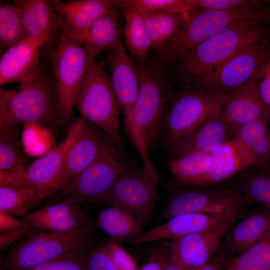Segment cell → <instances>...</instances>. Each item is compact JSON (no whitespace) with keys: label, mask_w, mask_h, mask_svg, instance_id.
Here are the masks:
<instances>
[{"label":"cell","mask_w":270,"mask_h":270,"mask_svg":"<svg viewBox=\"0 0 270 270\" xmlns=\"http://www.w3.org/2000/svg\"><path fill=\"white\" fill-rule=\"evenodd\" d=\"M270 230V209L260 206L233 224L214 256H240L250 249Z\"/></svg>","instance_id":"18"},{"label":"cell","mask_w":270,"mask_h":270,"mask_svg":"<svg viewBox=\"0 0 270 270\" xmlns=\"http://www.w3.org/2000/svg\"><path fill=\"white\" fill-rule=\"evenodd\" d=\"M142 220L141 216L130 210L114 205L99 212L96 224L112 238L132 239L141 233Z\"/></svg>","instance_id":"28"},{"label":"cell","mask_w":270,"mask_h":270,"mask_svg":"<svg viewBox=\"0 0 270 270\" xmlns=\"http://www.w3.org/2000/svg\"><path fill=\"white\" fill-rule=\"evenodd\" d=\"M143 12L187 13L193 10L190 0H129Z\"/></svg>","instance_id":"37"},{"label":"cell","mask_w":270,"mask_h":270,"mask_svg":"<svg viewBox=\"0 0 270 270\" xmlns=\"http://www.w3.org/2000/svg\"><path fill=\"white\" fill-rule=\"evenodd\" d=\"M246 206L234 208L220 214H184L174 216L161 225L132 238L134 244L173 240L182 236L207 230L233 218H239Z\"/></svg>","instance_id":"15"},{"label":"cell","mask_w":270,"mask_h":270,"mask_svg":"<svg viewBox=\"0 0 270 270\" xmlns=\"http://www.w3.org/2000/svg\"><path fill=\"white\" fill-rule=\"evenodd\" d=\"M270 36L242 49L223 62L194 78L192 88L224 94L246 83L270 56Z\"/></svg>","instance_id":"10"},{"label":"cell","mask_w":270,"mask_h":270,"mask_svg":"<svg viewBox=\"0 0 270 270\" xmlns=\"http://www.w3.org/2000/svg\"><path fill=\"white\" fill-rule=\"evenodd\" d=\"M142 12L146 30L150 42L151 50L158 53L164 48V45L153 12Z\"/></svg>","instance_id":"42"},{"label":"cell","mask_w":270,"mask_h":270,"mask_svg":"<svg viewBox=\"0 0 270 270\" xmlns=\"http://www.w3.org/2000/svg\"><path fill=\"white\" fill-rule=\"evenodd\" d=\"M236 189L251 204L270 209V174L249 172L238 181Z\"/></svg>","instance_id":"31"},{"label":"cell","mask_w":270,"mask_h":270,"mask_svg":"<svg viewBox=\"0 0 270 270\" xmlns=\"http://www.w3.org/2000/svg\"><path fill=\"white\" fill-rule=\"evenodd\" d=\"M222 110L212 113L192 131L168 146L173 158L210 152L226 142L228 126L222 116Z\"/></svg>","instance_id":"21"},{"label":"cell","mask_w":270,"mask_h":270,"mask_svg":"<svg viewBox=\"0 0 270 270\" xmlns=\"http://www.w3.org/2000/svg\"><path fill=\"white\" fill-rule=\"evenodd\" d=\"M78 118L68 130L65 138L54 148L43 155L22 172L0 170V184H6L36 190L34 207L52 194L57 179L67 154L84 122Z\"/></svg>","instance_id":"11"},{"label":"cell","mask_w":270,"mask_h":270,"mask_svg":"<svg viewBox=\"0 0 270 270\" xmlns=\"http://www.w3.org/2000/svg\"><path fill=\"white\" fill-rule=\"evenodd\" d=\"M49 60L61 122L66 123L72 118L79 89L92 63L84 45L72 38L63 30L58 44L50 52Z\"/></svg>","instance_id":"7"},{"label":"cell","mask_w":270,"mask_h":270,"mask_svg":"<svg viewBox=\"0 0 270 270\" xmlns=\"http://www.w3.org/2000/svg\"><path fill=\"white\" fill-rule=\"evenodd\" d=\"M268 0H191L193 10L260 12Z\"/></svg>","instance_id":"35"},{"label":"cell","mask_w":270,"mask_h":270,"mask_svg":"<svg viewBox=\"0 0 270 270\" xmlns=\"http://www.w3.org/2000/svg\"><path fill=\"white\" fill-rule=\"evenodd\" d=\"M88 264V270H118L102 248L94 251L90 254Z\"/></svg>","instance_id":"43"},{"label":"cell","mask_w":270,"mask_h":270,"mask_svg":"<svg viewBox=\"0 0 270 270\" xmlns=\"http://www.w3.org/2000/svg\"><path fill=\"white\" fill-rule=\"evenodd\" d=\"M228 94L187 88L172 96L166 109L161 134L168 147L188 134L208 116L222 108Z\"/></svg>","instance_id":"8"},{"label":"cell","mask_w":270,"mask_h":270,"mask_svg":"<svg viewBox=\"0 0 270 270\" xmlns=\"http://www.w3.org/2000/svg\"><path fill=\"white\" fill-rule=\"evenodd\" d=\"M104 132L98 127L84 120L67 154L54 185L52 194L62 190L94 160L98 152Z\"/></svg>","instance_id":"16"},{"label":"cell","mask_w":270,"mask_h":270,"mask_svg":"<svg viewBox=\"0 0 270 270\" xmlns=\"http://www.w3.org/2000/svg\"><path fill=\"white\" fill-rule=\"evenodd\" d=\"M82 252L66 254L39 264L28 270H84L78 260Z\"/></svg>","instance_id":"40"},{"label":"cell","mask_w":270,"mask_h":270,"mask_svg":"<svg viewBox=\"0 0 270 270\" xmlns=\"http://www.w3.org/2000/svg\"><path fill=\"white\" fill-rule=\"evenodd\" d=\"M25 222L24 218L18 220L12 214L0 211V233L11 230L19 228Z\"/></svg>","instance_id":"46"},{"label":"cell","mask_w":270,"mask_h":270,"mask_svg":"<svg viewBox=\"0 0 270 270\" xmlns=\"http://www.w3.org/2000/svg\"><path fill=\"white\" fill-rule=\"evenodd\" d=\"M133 61L139 78V90L130 117L124 123L134 146L140 154L143 168L154 166L148 150L161 135L164 116L172 96L162 64Z\"/></svg>","instance_id":"1"},{"label":"cell","mask_w":270,"mask_h":270,"mask_svg":"<svg viewBox=\"0 0 270 270\" xmlns=\"http://www.w3.org/2000/svg\"><path fill=\"white\" fill-rule=\"evenodd\" d=\"M263 22L257 20L237 24L198 46L178 63L182 79L190 82L242 49L268 36Z\"/></svg>","instance_id":"4"},{"label":"cell","mask_w":270,"mask_h":270,"mask_svg":"<svg viewBox=\"0 0 270 270\" xmlns=\"http://www.w3.org/2000/svg\"><path fill=\"white\" fill-rule=\"evenodd\" d=\"M250 204L236 189L189 188L171 197L162 218L168 220L176 215L190 213L220 214Z\"/></svg>","instance_id":"12"},{"label":"cell","mask_w":270,"mask_h":270,"mask_svg":"<svg viewBox=\"0 0 270 270\" xmlns=\"http://www.w3.org/2000/svg\"><path fill=\"white\" fill-rule=\"evenodd\" d=\"M106 61L92 63L82 81L74 107L85 120L104 132L124 153L120 131L121 107L114 92Z\"/></svg>","instance_id":"3"},{"label":"cell","mask_w":270,"mask_h":270,"mask_svg":"<svg viewBox=\"0 0 270 270\" xmlns=\"http://www.w3.org/2000/svg\"><path fill=\"white\" fill-rule=\"evenodd\" d=\"M235 257L214 256L210 261L196 268L183 270H226Z\"/></svg>","instance_id":"45"},{"label":"cell","mask_w":270,"mask_h":270,"mask_svg":"<svg viewBox=\"0 0 270 270\" xmlns=\"http://www.w3.org/2000/svg\"><path fill=\"white\" fill-rule=\"evenodd\" d=\"M254 74L244 84L228 94L222 106V118L236 130L242 126L268 117L258 94Z\"/></svg>","instance_id":"22"},{"label":"cell","mask_w":270,"mask_h":270,"mask_svg":"<svg viewBox=\"0 0 270 270\" xmlns=\"http://www.w3.org/2000/svg\"><path fill=\"white\" fill-rule=\"evenodd\" d=\"M115 142L104 132L98 152L90 164L62 190L83 202L102 204L118 180L132 167Z\"/></svg>","instance_id":"6"},{"label":"cell","mask_w":270,"mask_h":270,"mask_svg":"<svg viewBox=\"0 0 270 270\" xmlns=\"http://www.w3.org/2000/svg\"><path fill=\"white\" fill-rule=\"evenodd\" d=\"M27 37L20 14L14 5L0 2V48H9Z\"/></svg>","instance_id":"32"},{"label":"cell","mask_w":270,"mask_h":270,"mask_svg":"<svg viewBox=\"0 0 270 270\" xmlns=\"http://www.w3.org/2000/svg\"><path fill=\"white\" fill-rule=\"evenodd\" d=\"M259 18L261 20L270 25V0L260 12Z\"/></svg>","instance_id":"49"},{"label":"cell","mask_w":270,"mask_h":270,"mask_svg":"<svg viewBox=\"0 0 270 270\" xmlns=\"http://www.w3.org/2000/svg\"><path fill=\"white\" fill-rule=\"evenodd\" d=\"M158 176L132 166L116 182L102 204L125 208L142 218L150 212L158 200Z\"/></svg>","instance_id":"13"},{"label":"cell","mask_w":270,"mask_h":270,"mask_svg":"<svg viewBox=\"0 0 270 270\" xmlns=\"http://www.w3.org/2000/svg\"><path fill=\"white\" fill-rule=\"evenodd\" d=\"M210 152V166L194 186L223 181L247 168L232 141L225 142Z\"/></svg>","instance_id":"27"},{"label":"cell","mask_w":270,"mask_h":270,"mask_svg":"<svg viewBox=\"0 0 270 270\" xmlns=\"http://www.w3.org/2000/svg\"><path fill=\"white\" fill-rule=\"evenodd\" d=\"M254 78L261 102L268 116L270 114V56L256 70Z\"/></svg>","instance_id":"39"},{"label":"cell","mask_w":270,"mask_h":270,"mask_svg":"<svg viewBox=\"0 0 270 270\" xmlns=\"http://www.w3.org/2000/svg\"><path fill=\"white\" fill-rule=\"evenodd\" d=\"M234 270H270V230L250 249L234 258Z\"/></svg>","instance_id":"33"},{"label":"cell","mask_w":270,"mask_h":270,"mask_svg":"<svg viewBox=\"0 0 270 270\" xmlns=\"http://www.w3.org/2000/svg\"><path fill=\"white\" fill-rule=\"evenodd\" d=\"M188 12H153L164 46L182 28L188 18Z\"/></svg>","instance_id":"38"},{"label":"cell","mask_w":270,"mask_h":270,"mask_svg":"<svg viewBox=\"0 0 270 270\" xmlns=\"http://www.w3.org/2000/svg\"><path fill=\"white\" fill-rule=\"evenodd\" d=\"M32 228L30 224L25 221L21 226L14 230L0 233V248L3 249L18 240L32 234Z\"/></svg>","instance_id":"44"},{"label":"cell","mask_w":270,"mask_h":270,"mask_svg":"<svg viewBox=\"0 0 270 270\" xmlns=\"http://www.w3.org/2000/svg\"><path fill=\"white\" fill-rule=\"evenodd\" d=\"M14 5L28 37L38 38L50 36L60 28V17L51 1L18 0L14 1Z\"/></svg>","instance_id":"24"},{"label":"cell","mask_w":270,"mask_h":270,"mask_svg":"<svg viewBox=\"0 0 270 270\" xmlns=\"http://www.w3.org/2000/svg\"><path fill=\"white\" fill-rule=\"evenodd\" d=\"M83 202L74 196H64L58 202L50 203L26 216L24 220L34 228L41 222L55 220L82 208Z\"/></svg>","instance_id":"34"},{"label":"cell","mask_w":270,"mask_h":270,"mask_svg":"<svg viewBox=\"0 0 270 270\" xmlns=\"http://www.w3.org/2000/svg\"><path fill=\"white\" fill-rule=\"evenodd\" d=\"M212 162L210 152H201L172 158L167 161L166 165L175 184L179 186H194L208 170Z\"/></svg>","instance_id":"29"},{"label":"cell","mask_w":270,"mask_h":270,"mask_svg":"<svg viewBox=\"0 0 270 270\" xmlns=\"http://www.w3.org/2000/svg\"><path fill=\"white\" fill-rule=\"evenodd\" d=\"M102 248L118 270H139L132 256L118 244L110 242Z\"/></svg>","instance_id":"41"},{"label":"cell","mask_w":270,"mask_h":270,"mask_svg":"<svg viewBox=\"0 0 270 270\" xmlns=\"http://www.w3.org/2000/svg\"><path fill=\"white\" fill-rule=\"evenodd\" d=\"M234 258L226 270H234Z\"/></svg>","instance_id":"51"},{"label":"cell","mask_w":270,"mask_h":270,"mask_svg":"<svg viewBox=\"0 0 270 270\" xmlns=\"http://www.w3.org/2000/svg\"><path fill=\"white\" fill-rule=\"evenodd\" d=\"M60 20V28L73 40L84 44L92 24L100 16L117 6L118 0H79L51 1Z\"/></svg>","instance_id":"17"},{"label":"cell","mask_w":270,"mask_h":270,"mask_svg":"<svg viewBox=\"0 0 270 270\" xmlns=\"http://www.w3.org/2000/svg\"><path fill=\"white\" fill-rule=\"evenodd\" d=\"M112 84L123 111L124 120L130 116L139 90V78L133 60L126 54L122 42L106 54Z\"/></svg>","instance_id":"20"},{"label":"cell","mask_w":270,"mask_h":270,"mask_svg":"<svg viewBox=\"0 0 270 270\" xmlns=\"http://www.w3.org/2000/svg\"><path fill=\"white\" fill-rule=\"evenodd\" d=\"M158 254L162 262L164 270H183L180 266L172 259L169 253L167 254Z\"/></svg>","instance_id":"48"},{"label":"cell","mask_w":270,"mask_h":270,"mask_svg":"<svg viewBox=\"0 0 270 270\" xmlns=\"http://www.w3.org/2000/svg\"><path fill=\"white\" fill-rule=\"evenodd\" d=\"M267 129H268V137L270 146V114H268V117ZM268 164L270 166V161H269Z\"/></svg>","instance_id":"50"},{"label":"cell","mask_w":270,"mask_h":270,"mask_svg":"<svg viewBox=\"0 0 270 270\" xmlns=\"http://www.w3.org/2000/svg\"><path fill=\"white\" fill-rule=\"evenodd\" d=\"M268 117L241 126L232 140L248 168L268 164L270 146L267 129Z\"/></svg>","instance_id":"23"},{"label":"cell","mask_w":270,"mask_h":270,"mask_svg":"<svg viewBox=\"0 0 270 270\" xmlns=\"http://www.w3.org/2000/svg\"><path fill=\"white\" fill-rule=\"evenodd\" d=\"M117 6L122 10L124 16V32L130 52L139 62H146L151 46L142 12L130 4L129 0H118Z\"/></svg>","instance_id":"26"},{"label":"cell","mask_w":270,"mask_h":270,"mask_svg":"<svg viewBox=\"0 0 270 270\" xmlns=\"http://www.w3.org/2000/svg\"><path fill=\"white\" fill-rule=\"evenodd\" d=\"M36 198L34 189L10 184H0V211L18 216H24L34 207Z\"/></svg>","instance_id":"30"},{"label":"cell","mask_w":270,"mask_h":270,"mask_svg":"<svg viewBox=\"0 0 270 270\" xmlns=\"http://www.w3.org/2000/svg\"><path fill=\"white\" fill-rule=\"evenodd\" d=\"M90 226L64 232L32 233L15 247L12 256L13 267L16 270H30L61 256L83 252L90 242Z\"/></svg>","instance_id":"9"},{"label":"cell","mask_w":270,"mask_h":270,"mask_svg":"<svg viewBox=\"0 0 270 270\" xmlns=\"http://www.w3.org/2000/svg\"><path fill=\"white\" fill-rule=\"evenodd\" d=\"M0 126L37 123L54 126L62 123L55 82L52 72L40 63L34 76L18 90H0Z\"/></svg>","instance_id":"2"},{"label":"cell","mask_w":270,"mask_h":270,"mask_svg":"<svg viewBox=\"0 0 270 270\" xmlns=\"http://www.w3.org/2000/svg\"><path fill=\"white\" fill-rule=\"evenodd\" d=\"M50 36L27 37L6 51L0 60V85L22 83L32 77L40 64L39 51Z\"/></svg>","instance_id":"19"},{"label":"cell","mask_w":270,"mask_h":270,"mask_svg":"<svg viewBox=\"0 0 270 270\" xmlns=\"http://www.w3.org/2000/svg\"><path fill=\"white\" fill-rule=\"evenodd\" d=\"M238 219H232L207 230L162 242L172 259L182 268H196L214 257L227 232Z\"/></svg>","instance_id":"14"},{"label":"cell","mask_w":270,"mask_h":270,"mask_svg":"<svg viewBox=\"0 0 270 270\" xmlns=\"http://www.w3.org/2000/svg\"><path fill=\"white\" fill-rule=\"evenodd\" d=\"M258 12L190 10L182 28L158 53L160 64H178L198 46L219 32L243 22L260 20Z\"/></svg>","instance_id":"5"},{"label":"cell","mask_w":270,"mask_h":270,"mask_svg":"<svg viewBox=\"0 0 270 270\" xmlns=\"http://www.w3.org/2000/svg\"><path fill=\"white\" fill-rule=\"evenodd\" d=\"M139 270H164L162 262L158 254L144 264Z\"/></svg>","instance_id":"47"},{"label":"cell","mask_w":270,"mask_h":270,"mask_svg":"<svg viewBox=\"0 0 270 270\" xmlns=\"http://www.w3.org/2000/svg\"><path fill=\"white\" fill-rule=\"evenodd\" d=\"M116 6L98 18L88 30L84 44L91 63L101 52L112 50L122 42V27Z\"/></svg>","instance_id":"25"},{"label":"cell","mask_w":270,"mask_h":270,"mask_svg":"<svg viewBox=\"0 0 270 270\" xmlns=\"http://www.w3.org/2000/svg\"><path fill=\"white\" fill-rule=\"evenodd\" d=\"M10 126H0L6 130L0 129V170L22 172L26 168L25 162L10 140Z\"/></svg>","instance_id":"36"}]
</instances>
